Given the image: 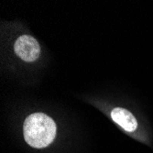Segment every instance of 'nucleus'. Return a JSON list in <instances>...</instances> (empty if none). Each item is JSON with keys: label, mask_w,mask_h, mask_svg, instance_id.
Wrapping results in <instances>:
<instances>
[{"label": "nucleus", "mask_w": 153, "mask_h": 153, "mask_svg": "<svg viewBox=\"0 0 153 153\" xmlns=\"http://www.w3.org/2000/svg\"><path fill=\"white\" fill-rule=\"evenodd\" d=\"M14 50L18 56L25 62H35L40 54V47L37 39L30 35L20 36L15 42Z\"/></svg>", "instance_id": "2"}, {"label": "nucleus", "mask_w": 153, "mask_h": 153, "mask_svg": "<svg viewBox=\"0 0 153 153\" xmlns=\"http://www.w3.org/2000/svg\"><path fill=\"white\" fill-rule=\"evenodd\" d=\"M23 131L25 140L30 147L43 149L54 140L57 127L49 116L43 113H34L26 118Z\"/></svg>", "instance_id": "1"}, {"label": "nucleus", "mask_w": 153, "mask_h": 153, "mask_svg": "<svg viewBox=\"0 0 153 153\" xmlns=\"http://www.w3.org/2000/svg\"><path fill=\"white\" fill-rule=\"evenodd\" d=\"M111 117L126 131L132 132L136 130L137 127V119L127 109L121 107L114 108L112 112H111Z\"/></svg>", "instance_id": "3"}]
</instances>
